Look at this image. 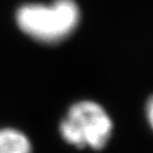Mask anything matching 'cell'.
<instances>
[{"label":"cell","instance_id":"obj_1","mask_svg":"<svg viewBox=\"0 0 153 153\" xmlns=\"http://www.w3.org/2000/svg\"><path fill=\"white\" fill-rule=\"evenodd\" d=\"M81 19L74 0H55L50 5L27 4L16 14L18 27L30 38L47 44L64 41L74 32Z\"/></svg>","mask_w":153,"mask_h":153},{"label":"cell","instance_id":"obj_2","mask_svg":"<svg viewBox=\"0 0 153 153\" xmlns=\"http://www.w3.org/2000/svg\"><path fill=\"white\" fill-rule=\"evenodd\" d=\"M112 129L114 124L108 112L90 100L73 104L59 125V133L66 143L95 151L105 148Z\"/></svg>","mask_w":153,"mask_h":153},{"label":"cell","instance_id":"obj_3","mask_svg":"<svg viewBox=\"0 0 153 153\" xmlns=\"http://www.w3.org/2000/svg\"><path fill=\"white\" fill-rule=\"evenodd\" d=\"M0 153H32V144L23 131L9 127L1 128Z\"/></svg>","mask_w":153,"mask_h":153},{"label":"cell","instance_id":"obj_4","mask_svg":"<svg viewBox=\"0 0 153 153\" xmlns=\"http://www.w3.org/2000/svg\"><path fill=\"white\" fill-rule=\"evenodd\" d=\"M152 114H153V103H152V100L150 99L148 102V108H146V115H148V123L150 125H152Z\"/></svg>","mask_w":153,"mask_h":153}]
</instances>
